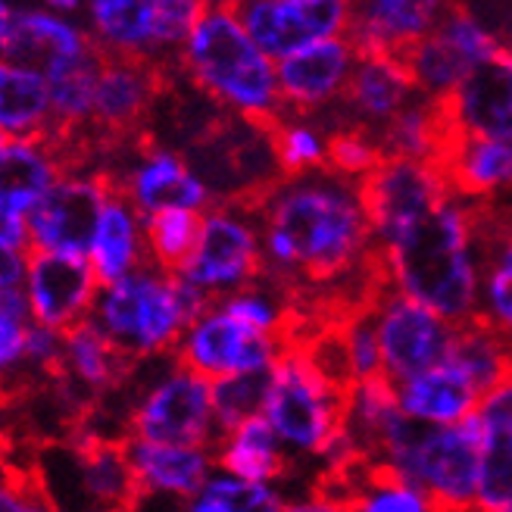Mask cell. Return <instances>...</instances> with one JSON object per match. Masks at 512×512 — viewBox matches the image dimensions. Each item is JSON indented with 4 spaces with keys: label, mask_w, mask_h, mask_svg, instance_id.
Instances as JSON below:
<instances>
[{
    "label": "cell",
    "mask_w": 512,
    "mask_h": 512,
    "mask_svg": "<svg viewBox=\"0 0 512 512\" xmlns=\"http://www.w3.org/2000/svg\"><path fill=\"white\" fill-rule=\"evenodd\" d=\"M378 247L397 291L450 322L478 310L472 200L450 197Z\"/></svg>",
    "instance_id": "1"
},
{
    "label": "cell",
    "mask_w": 512,
    "mask_h": 512,
    "mask_svg": "<svg viewBox=\"0 0 512 512\" xmlns=\"http://www.w3.org/2000/svg\"><path fill=\"white\" fill-rule=\"evenodd\" d=\"M178 69L225 113L266 132L285 119L275 60L247 35L228 0H210V7L200 13L178 50Z\"/></svg>",
    "instance_id": "2"
},
{
    "label": "cell",
    "mask_w": 512,
    "mask_h": 512,
    "mask_svg": "<svg viewBox=\"0 0 512 512\" xmlns=\"http://www.w3.org/2000/svg\"><path fill=\"white\" fill-rule=\"evenodd\" d=\"M213 303L178 272H163L150 260L128 275L100 285L91 319L135 360L172 353L185 328Z\"/></svg>",
    "instance_id": "3"
},
{
    "label": "cell",
    "mask_w": 512,
    "mask_h": 512,
    "mask_svg": "<svg viewBox=\"0 0 512 512\" xmlns=\"http://www.w3.org/2000/svg\"><path fill=\"white\" fill-rule=\"evenodd\" d=\"M350 394L338 391L300 347H281L272 360L263 416L278 441L313 456H328L344 438Z\"/></svg>",
    "instance_id": "4"
},
{
    "label": "cell",
    "mask_w": 512,
    "mask_h": 512,
    "mask_svg": "<svg viewBox=\"0 0 512 512\" xmlns=\"http://www.w3.org/2000/svg\"><path fill=\"white\" fill-rule=\"evenodd\" d=\"M263 241L256 213L235 200H216L200 213V235L178 269L213 300L250 288L263 278Z\"/></svg>",
    "instance_id": "5"
},
{
    "label": "cell",
    "mask_w": 512,
    "mask_h": 512,
    "mask_svg": "<svg viewBox=\"0 0 512 512\" xmlns=\"http://www.w3.org/2000/svg\"><path fill=\"white\" fill-rule=\"evenodd\" d=\"M356 191H360L375 244L391 241L453 197L444 172L431 160L413 157H384L375 169L356 178Z\"/></svg>",
    "instance_id": "6"
},
{
    "label": "cell",
    "mask_w": 512,
    "mask_h": 512,
    "mask_svg": "<svg viewBox=\"0 0 512 512\" xmlns=\"http://www.w3.org/2000/svg\"><path fill=\"white\" fill-rule=\"evenodd\" d=\"M128 434L160 444H194L216 447L219 428L213 416L210 378L178 366L157 381L128 413Z\"/></svg>",
    "instance_id": "7"
},
{
    "label": "cell",
    "mask_w": 512,
    "mask_h": 512,
    "mask_svg": "<svg viewBox=\"0 0 512 512\" xmlns=\"http://www.w3.org/2000/svg\"><path fill=\"white\" fill-rule=\"evenodd\" d=\"M497 47L500 44L466 7V0H453L441 22L425 38L409 44L397 60L409 69L422 94L444 97L466 79L478 60L494 54Z\"/></svg>",
    "instance_id": "8"
},
{
    "label": "cell",
    "mask_w": 512,
    "mask_h": 512,
    "mask_svg": "<svg viewBox=\"0 0 512 512\" xmlns=\"http://www.w3.org/2000/svg\"><path fill=\"white\" fill-rule=\"evenodd\" d=\"M116 191V178L100 172H63L29 213V250L88 253L100 210Z\"/></svg>",
    "instance_id": "9"
},
{
    "label": "cell",
    "mask_w": 512,
    "mask_h": 512,
    "mask_svg": "<svg viewBox=\"0 0 512 512\" xmlns=\"http://www.w3.org/2000/svg\"><path fill=\"white\" fill-rule=\"evenodd\" d=\"M281 344L272 335H263L232 313H225L213 300L175 344V363L188 366L203 378H225L238 372L266 369L278 356Z\"/></svg>",
    "instance_id": "10"
},
{
    "label": "cell",
    "mask_w": 512,
    "mask_h": 512,
    "mask_svg": "<svg viewBox=\"0 0 512 512\" xmlns=\"http://www.w3.org/2000/svg\"><path fill=\"white\" fill-rule=\"evenodd\" d=\"M453 322L403 291H391L375 313L381 372L394 384L438 366L450 344Z\"/></svg>",
    "instance_id": "11"
},
{
    "label": "cell",
    "mask_w": 512,
    "mask_h": 512,
    "mask_svg": "<svg viewBox=\"0 0 512 512\" xmlns=\"http://www.w3.org/2000/svg\"><path fill=\"white\" fill-rule=\"evenodd\" d=\"M22 288L29 297V322L63 335L66 328L91 316L100 281L88 253L29 250Z\"/></svg>",
    "instance_id": "12"
},
{
    "label": "cell",
    "mask_w": 512,
    "mask_h": 512,
    "mask_svg": "<svg viewBox=\"0 0 512 512\" xmlns=\"http://www.w3.org/2000/svg\"><path fill=\"white\" fill-rule=\"evenodd\" d=\"M453 135L512 141V50L497 47L478 60L463 82L438 97Z\"/></svg>",
    "instance_id": "13"
},
{
    "label": "cell",
    "mask_w": 512,
    "mask_h": 512,
    "mask_svg": "<svg viewBox=\"0 0 512 512\" xmlns=\"http://www.w3.org/2000/svg\"><path fill=\"white\" fill-rule=\"evenodd\" d=\"M238 13L247 35L272 60L288 57L291 50L344 35L347 0H228Z\"/></svg>",
    "instance_id": "14"
},
{
    "label": "cell",
    "mask_w": 512,
    "mask_h": 512,
    "mask_svg": "<svg viewBox=\"0 0 512 512\" xmlns=\"http://www.w3.org/2000/svg\"><path fill=\"white\" fill-rule=\"evenodd\" d=\"M356 57L360 54L347 38L331 35L303 44L291 50L288 57L275 60V79L281 104H285V116L310 119L322 107H328L344 91Z\"/></svg>",
    "instance_id": "15"
},
{
    "label": "cell",
    "mask_w": 512,
    "mask_h": 512,
    "mask_svg": "<svg viewBox=\"0 0 512 512\" xmlns=\"http://www.w3.org/2000/svg\"><path fill=\"white\" fill-rule=\"evenodd\" d=\"M453 0H347L344 38L360 57H400L441 22Z\"/></svg>",
    "instance_id": "16"
},
{
    "label": "cell",
    "mask_w": 512,
    "mask_h": 512,
    "mask_svg": "<svg viewBox=\"0 0 512 512\" xmlns=\"http://www.w3.org/2000/svg\"><path fill=\"white\" fill-rule=\"evenodd\" d=\"M472 241L478 263V313L512 338V207L472 200Z\"/></svg>",
    "instance_id": "17"
},
{
    "label": "cell",
    "mask_w": 512,
    "mask_h": 512,
    "mask_svg": "<svg viewBox=\"0 0 512 512\" xmlns=\"http://www.w3.org/2000/svg\"><path fill=\"white\" fill-rule=\"evenodd\" d=\"M97 50L91 32L72 25L54 10H25L13 13V25L4 44V60L25 66L44 79H57L66 69L79 66Z\"/></svg>",
    "instance_id": "18"
},
{
    "label": "cell",
    "mask_w": 512,
    "mask_h": 512,
    "mask_svg": "<svg viewBox=\"0 0 512 512\" xmlns=\"http://www.w3.org/2000/svg\"><path fill=\"white\" fill-rule=\"evenodd\" d=\"M113 178L122 188V194L135 203V210L141 216L166 207H185L203 213L213 203L210 188L203 185V178L191 169V163L182 153L160 150L153 144H144L141 153H135L132 169H125L122 175Z\"/></svg>",
    "instance_id": "19"
},
{
    "label": "cell",
    "mask_w": 512,
    "mask_h": 512,
    "mask_svg": "<svg viewBox=\"0 0 512 512\" xmlns=\"http://www.w3.org/2000/svg\"><path fill=\"white\" fill-rule=\"evenodd\" d=\"M419 94L422 91L416 88L413 75H409V69L400 60L356 57L344 91L328 107H335L338 125H356L375 135L384 122L394 119Z\"/></svg>",
    "instance_id": "20"
},
{
    "label": "cell",
    "mask_w": 512,
    "mask_h": 512,
    "mask_svg": "<svg viewBox=\"0 0 512 512\" xmlns=\"http://www.w3.org/2000/svg\"><path fill=\"white\" fill-rule=\"evenodd\" d=\"M135 366V356L119 347L91 316L63 331V360L57 375L85 403H97L100 397L125 388Z\"/></svg>",
    "instance_id": "21"
},
{
    "label": "cell",
    "mask_w": 512,
    "mask_h": 512,
    "mask_svg": "<svg viewBox=\"0 0 512 512\" xmlns=\"http://www.w3.org/2000/svg\"><path fill=\"white\" fill-rule=\"evenodd\" d=\"M128 463L135 469L138 488L147 497H182L191 500L203 481L213 475V450L194 444H160L144 438H125Z\"/></svg>",
    "instance_id": "22"
},
{
    "label": "cell",
    "mask_w": 512,
    "mask_h": 512,
    "mask_svg": "<svg viewBox=\"0 0 512 512\" xmlns=\"http://www.w3.org/2000/svg\"><path fill=\"white\" fill-rule=\"evenodd\" d=\"M478 416L484 422V441L475 506L512 512V378L481 400Z\"/></svg>",
    "instance_id": "23"
},
{
    "label": "cell",
    "mask_w": 512,
    "mask_h": 512,
    "mask_svg": "<svg viewBox=\"0 0 512 512\" xmlns=\"http://www.w3.org/2000/svg\"><path fill=\"white\" fill-rule=\"evenodd\" d=\"M88 260L94 266V275L100 285H110V281L147 263L141 213L135 210V203L122 194L119 185L110 194V200L104 203V210H100L94 238L88 247Z\"/></svg>",
    "instance_id": "24"
},
{
    "label": "cell",
    "mask_w": 512,
    "mask_h": 512,
    "mask_svg": "<svg viewBox=\"0 0 512 512\" xmlns=\"http://www.w3.org/2000/svg\"><path fill=\"white\" fill-rule=\"evenodd\" d=\"M397 400L406 416L431 425H453L481 406V394L466 372L438 363L397 384Z\"/></svg>",
    "instance_id": "25"
},
{
    "label": "cell",
    "mask_w": 512,
    "mask_h": 512,
    "mask_svg": "<svg viewBox=\"0 0 512 512\" xmlns=\"http://www.w3.org/2000/svg\"><path fill=\"white\" fill-rule=\"evenodd\" d=\"M281 447L285 444L278 441L275 428L260 413L225 431L213 447V459L222 472H232L238 478L275 481L288 475V456Z\"/></svg>",
    "instance_id": "26"
},
{
    "label": "cell",
    "mask_w": 512,
    "mask_h": 512,
    "mask_svg": "<svg viewBox=\"0 0 512 512\" xmlns=\"http://www.w3.org/2000/svg\"><path fill=\"white\" fill-rule=\"evenodd\" d=\"M91 38L116 57L153 60V7L150 0H85Z\"/></svg>",
    "instance_id": "27"
},
{
    "label": "cell",
    "mask_w": 512,
    "mask_h": 512,
    "mask_svg": "<svg viewBox=\"0 0 512 512\" xmlns=\"http://www.w3.org/2000/svg\"><path fill=\"white\" fill-rule=\"evenodd\" d=\"M50 122L54 110L44 75L0 57V128L10 138H41Z\"/></svg>",
    "instance_id": "28"
},
{
    "label": "cell",
    "mask_w": 512,
    "mask_h": 512,
    "mask_svg": "<svg viewBox=\"0 0 512 512\" xmlns=\"http://www.w3.org/2000/svg\"><path fill=\"white\" fill-rule=\"evenodd\" d=\"M100 63H104V50H94L88 60L79 66L66 69L57 79H50V110H54V122H50L47 135H69L79 132L91 119L94 107V88H97V75ZM41 135V138H47Z\"/></svg>",
    "instance_id": "29"
},
{
    "label": "cell",
    "mask_w": 512,
    "mask_h": 512,
    "mask_svg": "<svg viewBox=\"0 0 512 512\" xmlns=\"http://www.w3.org/2000/svg\"><path fill=\"white\" fill-rule=\"evenodd\" d=\"M147 260L163 272H178L191 256L200 235V210L166 207L141 216Z\"/></svg>",
    "instance_id": "30"
},
{
    "label": "cell",
    "mask_w": 512,
    "mask_h": 512,
    "mask_svg": "<svg viewBox=\"0 0 512 512\" xmlns=\"http://www.w3.org/2000/svg\"><path fill=\"white\" fill-rule=\"evenodd\" d=\"M285 506L288 503L269 488V481H250L232 472L210 475L188 500V509L194 512H272Z\"/></svg>",
    "instance_id": "31"
},
{
    "label": "cell",
    "mask_w": 512,
    "mask_h": 512,
    "mask_svg": "<svg viewBox=\"0 0 512 512\" xmlns=\"http://www.w3.org/2000/svg\"><path fill=\"white\" fill-rule=\"evenodd\" d=\"M269 375H272V366L210 381V388H213V416H216L219 438L225 431H232L235 425H241L244 419L263 413L266 391H269Z\"/></svg>",
    "instance_id": "32"
},
{
    "label": "cell",
    "mask_w": 512,
    "mask_h": 512,
    "mask_svg": "<svg viewBox=\"0 0 512 512\" xmlns=\"http://www.w3.org/2000/svg\"><path fill=\"white\" fill-rule=\"evenodd\" d=\"M269 141L281 175H303L325 166V138L313 122L300 116H285L269 128Z\"/></svg>",
    "instance_id": "33"
},
{
    "label": "cell",
    "mask_w": 512,
    "mask_h": 512,
    "mask_svg": "<svg viewBox=\"0 0 512 512\" xmlns=\"http://www.w3.org/2000/svg\"><path fill=\"white\" fill-rule=\"evenodd\" d=\"M153 7V60L178 63L172 50H182L200 13L210 7V0H150Z\"/></svg>",
    "instance_id": "34"
},
{
    "label": "cell",
    "mask_w": 512,
    "mask_h": 512,
    "mask_svg": "<svg viewBox=\"0 0 512 512\" xmlns=\"http://www.w3.org/2000/svg\"><path fill=\"white\" fill-rule=\"evenodd\" d=\"M384 160L372 132L356 125H338L325 138V166L347 178H360Z\"/></svg>",
    "instance_id": "35"
},
{
    "label": "cell",
    "mask_w": 512,
    "mask_h": 512,
    "mask_svg": "<svg viewBox=\"0 0 512 512\" xmlns=\"http://www.w3.org/2000/svg\"><path fill=\"white\" fill-rule=\"evenodd\" d=\"M466 7L500 47L512 50V0H466Z\"/></svg>",
    "instance_id": "36"
},
{
    "label": "cell",
    "mask_w": 512,
    "mask_h": 512,
    "mask_svg": "<svg viewBox=\"0 0 512 512\" xmlns=\"http://www.w3.org/2000/svg\"><path fill=\"white\" fill-rule=\"evenodd\" d=\"M25 325L0 313V372H7L13 363L22 360V347H25Z\"/></svg>",
    "instance_id": "37"
},
{
    "label": "cell",
    "mask_w": 512,
    "mask_h": 512,
    "mask_svg": "<svg viewBox=\"0 0 512 512\" xmlns=\"http://www.w3.org/2000/svg\"><path fill=\"white\" fill-rule=\"evenodd\" d=\"M25 260H29L25 250L0 241V288L22 285L25 281Z\"/></svg>",
    "instance_id": "38"
},
{
    "label": "cell",
    "mask_w": 512,
    "mask_h": 512,
    "mask_svg": "<svg viewBox=\"0 0 512 512\" xmlns=\"http://www.w3.org/2000/svg\"><path fill=\"white\" fill-rule=\"evenodd\" d=\"M13 7L10 0H0V54H4V44H7V35H10V25H13Z\"/></svg>",
    "instance_id": "39"
},
{
    "label": "cell",
    "mask_w": 512,
    "mask_h": 512,
    "mask_svg": "<svg viewBox=\"0 0 512 512\" xmlns=\"http://www.w3.org/2000/svg\"><path fill=\"white\" fill-rule=\"evenodd\" d=\"M44 7L60 13V16H72V13H79L85 7V0H44Z\"/></svg>",
    "instance_id": "40"
},
{
    "label": "cell",
    "mask_w": 512,
    "mask_h": 512,
    "mask_svg": "<svg viewBox=\"0 0 512 512\" xmlns=\"http://www.w3.org/2000/svg\"><path fill=\"white\" fill-rule=\"evenodd\" d=\"M7 138H10V135L4 132V128H0V150H4V144H7Z\"/></svg>",
    "instance_id": "41"
}]
</instances>
